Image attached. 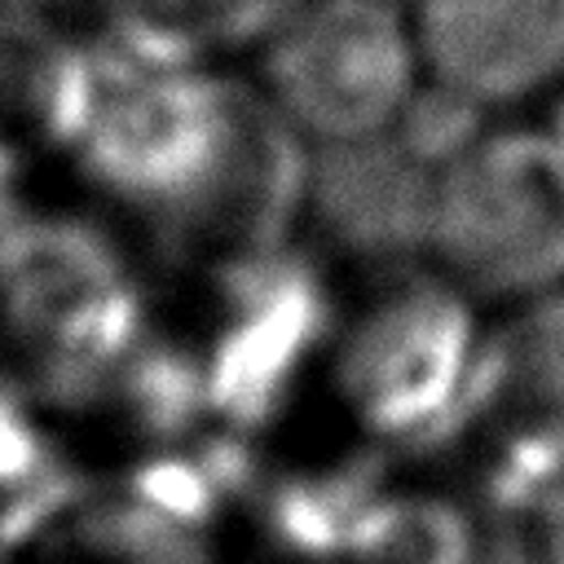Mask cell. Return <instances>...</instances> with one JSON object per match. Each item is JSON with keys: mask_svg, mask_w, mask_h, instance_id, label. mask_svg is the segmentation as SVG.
I'll return each mask as SVG.
<instances>
[{"mask_svg": "<svg viewBox=\"0 0 564 564\" xmlns=\"http://www.w3.org/2000/svg\"><path fill=\"white\" fill-rule=\"evenodd\" d=\"M467 414L494 441L498 476L524 485L533 507L564 480V286L502 308Z\"/></svg>", "mask_w": 564, "mask_h": 564, "instance_id": "cell-7", "label": "cell"}, {"mask_svg": "<svg viewBox=\"0 0 564 564\" xmlns=\"http://www.w3.org/2000/svg\"><path fill=\"white\" fill-rule=\"evenodd\" d=\"M4 9H44V4H57V0H0Z\"/></svg>", "mask_w": 564, "mask_h": 564, "instance_id": "cell-13", "label": "cell"}, {"mask_svg": "<svg viewBox=\"0 0 564 564\" xmlns=\"http://www.w3.org/2000/svg\"><path fill=\"white\" fill-rule=\"evenodd\" d=\"M13 189H18V154L0 150V242H4V234L13 229V220L22 216Z\"/></svg>", "mask_w": 564, "mask_h": 564, "instance_id": "cell-12", "label": "cell"}, {"mask_svg": "<svg viewBox=\"0 0 564 564\" xmlns=\"http://www.w3.org/2000/svg\"><path fill=\"white\" fill-rule=\"evenodd\" d=\"M419 247L476 304L564 286V145L546 119H476L427 172Z\"/></svg>", "mask_w": 564, "mask_h": 564, "instance_id": "cell-2", "label": "cell"}, {"mask_svg": "<svg viewBox=\"0 0 564 564\" xmlns=\"http://www.w3.org/2000/svg\"><path fill=\"white\" fill-rule=\"evenodd\" d=\"M110 44L145 62L220 66L256 53L295 0H97Z\"/></svg>", "mask_w": 564, "mask_h": 564, "instance_id": "cell-9", "label": "cell"}, {"mask_svg": "<svg viewBox=\"0 0 564 564\" xmlns=\"http://www.w3.org/2000/svg\"><path fill=\"white\" fill-rule=\"evenodd\" d=\"M366 564H463L467 546L454 511L445 507H397L379 516V538L370 551H357Z\"/></svg>", "mask_w": 564, "mask_h": 564, "instance_id": "cell-10", "label": "cell"}, {"mask_svg": "<svg viewBox=\"0 0 564 564\" xmlns=\"http://www.w3.org/2000/svg\"><path fill=\"white\" fill-rule=\"evenodd\" d=\"M13 397H18V392H13V383H9V375L0 370V405H4V401H13Z\"/></svg>", "mask_w": 564, "mask_h": 564, "instance_id": "cell-14", "label": "cell"}, {"mask_svg": "<svg viewBox=\"0 0 564 564\" xmlns=\"http://www.w3.org/2000/svg\"><path fill=\"white\" fill-rule=\"evenodd\" d=\"M533 533H538V560L564 564V480L533 507Z\"/></svg>", "mask_w": 564, "mask_h": 564, "instance_id": "cell-11", "label": "cell"}, {"mask_svg": "<svg viewBox=\"0 0 564 564\" xmlns=\"http://www.w3.org/2000/svg\"><path fill=\"white\" fill-rule=\"evenodd\" d=\"M66 150L101 194L220 264L282 251L304 207L308 145L256 79L225 66L145 62L97 44Z\"/></svg>", "mask_w": 564, "mask_h": 564, "instance_id": "cell-1", "label": "cell"}, {"mask_svg": "<svg viewBox=\"0 0 564 564\" xmlns=\"http://www.w3.org/2000/svg\"><path fill=\"white\" fill-rule=\"evenodd\" d=\"M476 300L432 273L401 278L366 304L344 339V379L366 414L410 423L458 401L471 410L485 330Z\"/></svg>", "mask_w": 564, "mask_h": 564, "instance_id": "cell-6", "label": "cell"}, {"mask_svg": "<svg viewBox=\"0 0 564 564\" xmlns=\"http://www.w3.org/2000/svg\"><path fill=\"white\" fill-rule=\"evenodd\" d=\"M251 62L256 88L308 150L375 145L427 97L405 0H295Z\"/></svg>", "mask_w": 564, "mask_h": 564, "instance_id": "cell-4", "label": "cell"}, {"mask_svg": "<svg viewBox=\"0 0 564 564\" xmlns=\"http://www.w3.org/2000/svg\"><path fill=\"white\" fill-rule=\"evenodd\" d=\"M93 48L75 44L35 9L0 4V150L18 154L26 145H70L84 110Z\"/></svg>", "mask_w": 564, "mask_h": 564, "instance_id": "cell-8", "label": "cell"}, {"mask_svg": "<svg viewBox=\"0 0 564 564\" xmlns=\"http://www.w3.org/2000/svg\"><path fill=\"white\" fill-rule=\"evenodd\" d=\"M0 335L53 401L79 405L145 344V295L110 234L79 216H18L0 242Z\"/></svg>", "mask_w": 564, "mask_h": 564, "instance_id": "cell-3", "label": "cell"}, {"mask_svg": "<svg viewBox=\"0 0 564 564\" xmlns=\"http://www.w3.org/2000/svg\"><path fill=\"white\" fill-rule=\"evenodd\" d=\"M427 97L467 119H529L564 97V0H405Z\"/></svg>", "mask_w": 564, "mask_h": 564, "instance_id": "cell-5", "label": "cell"}]
</instances>
